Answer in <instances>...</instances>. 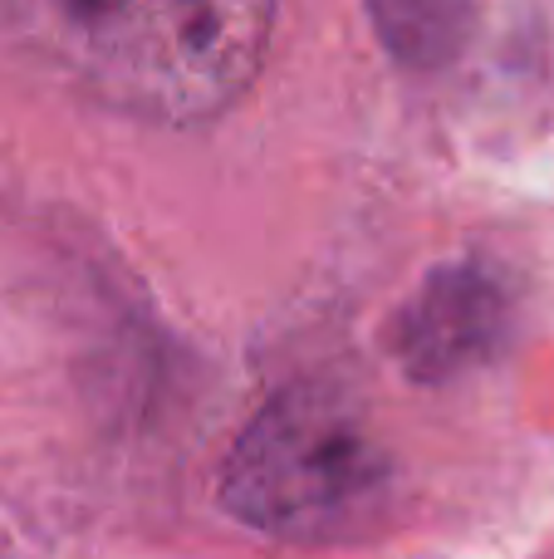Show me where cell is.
<instances>
[{
    "label": "cell",
    "mask_w": 554,
    "mask_h": 559,
    "mask_svg": "<svg viewBox=\"0 0 554 559\" xmlns=\"http://www.w3.org/2000/svg\"><path fill=\"white\" fill-rule=\"evenodd\" d=\"M506 289L477 265H442L398 324V354L418 378H451L496 354L506 334Z\"/></svg>",
    "instance_id": "cell-3"
},
{
    "label": "cell",
    "mask_w": 554,
    "mask_h": 559,
    "mask_svg": "<svg viewBox=\"0 0 554 559\" xmlns=\"http://www.w3.org/2000/svg\"><path fill=\"white\" fill-rule=\"evenodd\" d=\"M393 486L398 462L359 407L324 388H290L236 437L216 491L265 540L334 545L373 531Z\"/></svg>",
    "instance_id": "cell-2"
},
{
    "label": "cell",
    "mask_w": 554,
    "mask_h": 559,
    "mask_svg": "<svg viewBox=\"0 0 554 559\" xmlns=\"http://www.w3.org/2000/svg\"><path fill=\"white\" fill-rule=\"evenodd\" d=\"M383 45L402 64H447L467 35V0H369Z\"/></svg>",
    "instance_id": "cell-4"
},
{
    "label": "cell",
    "mask_w": 554,
    "mask_h": 559,
    "mask_svg": "<svg viewBox=\"0 0 554 559\" xmlns=\"http://www.w3.org/2000/svg\"><path fill=\"white\" fill-rule=\"evenodd\" d=\"M25 39L147 123L226 114L270 59L275 0H10Z\"/></svg>",
    "instance_id": "cell-1"
}]
</instances>
